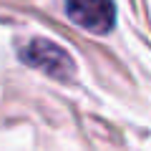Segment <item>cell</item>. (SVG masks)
Here are the masks:
<instances>
[{"label":"cell","mask_w":151,"mask_h":151,"mask_svg":"<svg viewBox=\"0 0 151 151\" xmlns=\"http://www.w3.org/2000/svg\"><path fill=\"white\" fill-rule=\"evenodd\" d=\"M18 55L25 65L40 70L43 76L53 78V81H70L73 76V58L53 40L45 38H30L18 48Z\"/></svg>","instance_id":"1"},{"label":"cell","mask_w":151,"mask_h":151,"mask_svg":"<svg viewBox=\"0 0 151 151\" xmlns=\"http://www.w3.org/2000/svg\"><path fill=\"white\" fill-rule=\"evenodd\" d=\"M65 15L78 28L96 35H106L116 25L113 0H65Z\"/></svg>","instance_id":"2"}]
</instances>
